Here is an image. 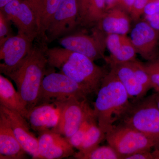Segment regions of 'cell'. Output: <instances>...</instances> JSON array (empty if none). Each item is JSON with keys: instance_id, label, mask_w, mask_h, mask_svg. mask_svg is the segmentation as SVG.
<instances>
[{"instance_id": "obj_2", "label": "cell", "mask_w": 159, "mask_h": 159, "mask_svg": "<svg viewBox=\"0 0 159 159\" xmlns=\"http://www.w3.org/2000/svg\"><path fill=\"white\" fill-rule=\"evenodd\" d=\"M94 102V115L98 125L106 134L121 120L130 107L127 91L111 71L102 80Z\"/></svg>"}, {"instance_id": "obj_30", "label": "cell", "mask_w": 159, "mask_h": 159, "mask_svg": "<svg viewBox=\"0 0 159 159\" xmlns=\"http://www.w3.org/2000/svg\"><path fill=\"white\" fill-rule=\"evenodd\" d=\"M159 13V0H150L145 6L143 14L152 15Z\"/></svg>"}, {"instance_id": "obj_31", "label": "cell", "mask_w": 159, "mask_h": 159, "mask_svg": "<svg viewBox=\"0 0 159 159\" xmlns=\"http://www.w3.org/2000/svg\"><path fill=\"white\" fill-rule=\"evenodd\" d=\"M26 1L29 3L31 9L35 13L37 20L39 29L40 17L41 13L42 8L43 0H26Z\"/></svg>"}, {"instance_id": "obj_13", "label": "cell", "mask_w": 159, "mask_h": 159, "mask_svg": "<svg viewBox=\"0 0 159 159\" xmlns=\"http://www.w3.org/2000/svg\"><path fill=\"white\" fill-rule=\"evenodd\" d=\"M0 111L8 117L16 139L26 153L33 159H40L38 138L30 130L31 127L27 119L17 112L1 105Z\"/></svg>"}, {"instance_id": "obj_37", "label": "cell", "mask_w": 159, "mask_h": 159, "mask_svg": "<svg viewBox=\"0 0 159 159\" xmlns=\"http://www.w3.org/2000/svg\"><path fill=\"white\" fill-rule=\"evenodd\" d=\"M152 152L154 159H159V142L154 146Z\"/></svg>"}, {"instance_id": "obj_4", "label": "cell", "mask_w": 159, "mask_h": 159, "mask_svg": "<svg viewBox=\"0 0 159 159\" xmlns=\"http://www.w3.org/2000/svg\"><path fill=\"white\" fill-rule=\"evenodd\" d=\"M121 121L153 140L156 145L159 142V109L153 94L131 101Z\"/></svg>"}, {"instance_id": "obj_24", "label": "cell", "mask_w": 159, "mask_h": 159, "mask_svg": "<svg viewBox=\"0 0 159 159\" xmlns=\"http://www.w3.org/2000/svg\"><path fill=\"white\" fill-rule=\"evenodd\" d=\"M106 11V0H89L87 14L84 22L98 23Z\"/></svg>"}, {"instance_id": "obj_21", "label": "cell", "mask_w": 159, "mask_h": 159, "mask_svg": "<svg viewBox=\"0 0 159 159\" xmlns=\"http://www.w3.org/2000/svg\"><path fill=\"white\" fill-rule=\"evenodd\" d=\"M61 0H43L39 25L38 36L44 39L46 31Z\"/></svg>"}, {"instance_id": "obj_28", "label": "cell", "mask_w": 159, "mask_h": 159, "mask_svg": "<svg viewBox=\"0 0 159 159\" xmlns=\"http://www.w3.org/2000/svg\"><path fill=\"white\" fill-rule=\"evenodd\" d=\"M11 21L0 10V44L12 36Z\"/></svg>"}, {"instance_id": "obj_26", "label": "cell", "mask_w": 159, "mask_h": 159, "mask_svg": "<svg viewBox=\"0 0 159 159\" xmlns=\"http://www.w3.org/2000/svg\"><path fill=\"white\" fill-rule=\"evenodd\" d=\"M150 78L152 88L159 93V60L144 64Z\"/></svg>"}, {"instance_id": "obj_39", "label": "cell", "mask_w": 159, "mask_h": 159, "mask_svg": "<svg viewBox=\"0 0 159 159\" xmlns=\"http://www.w3.org/2000/svg\"><path fill=\"white\" fill-rule=\"evenodd\" d=\"M153 95L157 105L159 109V93H156L154 94Z\"/></svg>"}, {"instance_id": "obj_7", "label": "cell", "mask_w": 159, "mask_h": 159, "mask_svg": "<svg viewBox=\"0 0 159 159\" xmlns=\"http://www.w3.org/2000/svg\"><path fill=\"white\" fill-rule=\"evenodd\" d=\"M80 18L77 0H61L46 31L44 39L51 42L73 31Z\"/></svg>"}, {"instance_id": "obj_5", "label": "cell", "mask_w": 159, "mask_h": 159, "mask_svg": "<svg viewBox=\"0 0 159 159\" xmlns=\"http://www.w3.org/2000/svg\"><path fill=\"white\" fill-rule=\"evenodd\" d=\"M89 95L85 89L65 74L52 72L44 77L37 105L67 101L72 98L87 99Z\"/></svg>"}, {"instance_id": "obj_35", "label": "cell", "mask_w": 159, "mask_h": 159, "mask_svg": "<svg viewBox=\"0 0 159 159\" xmlns=\"http://www.w3.org/2000/svg\"><path fill=\"white\" fill-rule=\"evenodd\" d=\"M145 20L154 29L159 31V13L152 15H145Z\"/></svg>"}, {"instance_id": "obj_27", "label": "cell", "mask_w": 159, "mask_h": 159, "mask_svg": "<svg viewBox=\"0 0 159 159\" xmlns=\"http://www.w3.org/2000/svg\"><path fill=\"white\" fill-rule=\"evenodd\" d=\"M126 37V35L122 34H107L106 37V47L110 53V56H113L118 52Z\"/></svg>"}, {"instance_id": "obj_8", "label": "cell", "mask_w": 159, "mask_h": 159, "mask_svg": "<svg viewBox=\"0 0 159 159\" xmlns=\"http://www.w3.org/2000/svg\"><path fill=\"white\" fill-rule=\"evenodd\" d=\"M0 10L17 28L18 34L33 41L38 36L36 16L26 0H14Z\"/></svg>"}, {"instance_id": "obj_23", "label": "cell", "mask_w": 159, "mask_h": 159, "mask_svg": "<svg viewBox=\"0 0 159 159\" xmlns=\"http://www.w3.org/2000/svg\"><path fill=\"white\" fill-rule=\"evenodd\" d=\"M73 157L78 159H121V157L110 145L97 146L89 151L75 152Z\"/></svg>"}, {"instance_id": "obj_6", "label": "cell", "mask_w": 159, "mask_h": 159, "mask_svg": "<svg viewBox=\"0 0 159 159\" xmlns=\"http://www.w3.org/2000/svg\"><path fill=\"white\" fill-rule=\"evenodd\" d=\"M105 139L121 159L139 152L151 151L156 145L153 140L122 122L108 130Z\"/></svg>"}, {"instance_id": "obj_11", "label": "cell", "mask_w": 159, "mask_h": 159, "mask_svg": "<svg viewBox=\"0 0 159 159\" xmlns=\"http://www.w3.org/2000/svg\"><path fill=\"white\" fill-rule=\"evenodd\" d=\"M93 112L87 99L72 98L67 100L59 125L55 132L68 139L79 129L87 117Z\"/></svg>"}, {"instance_id": "obj_29", "label": "cell", "mask_w": 159, "mask_h": 159, "mask_svg": "<svg viewBox=\"0 0 159 159\" xmlns=\"http://www.w3.org/2000/svg\"><path fill=\"white\" fill-rule=\"evenodd\" d=\"M150 0H135L133 7L131 11V17L134 20L138 21L143 14L145 6Z\"/></svg>"}, {"instance_id": "obj_34", "label": "cell", "mask_w": 159, "mask_h": 159, "mask_svg": "<svg viewBox=\"0 0 159 159\" xmlns=\"http://www.w3.org/2000/svg\"><path fill=\"white\" fill-rule=\"evenodd\" d=\"M125 159H154V157L151 151H143L129 156Z\"/></svg>"}, {"instance_id": "obj_17", "label": "cell", "mask_w": 159, "mask_h": 159, "mask_svg": "<svg viewBox=\"0 0 159 159\" xmlns=\"http://www.w3.org/2000/svg\"><path fill=\"white\" fill-rule=\"evenodd\" d=\"M109 65L111 71L116 74L124 86L132 102L140 100L145 97L148 91L139 81L134 70L132 61L111 64Z\"/></svg>"}, {"instance_id": "obj_25", "label": "cell", "mask_w": 159, "mask_h": 159, "mask_svg": "<svg viewBox=\"0 0 159 159\" xmlns=\"http://www.w3.org/2000/svg\"><path fill=\"white\" fill-rule=\"evenodd\" d=\"M96 118L93 111V112L87 117L77 131L70 138L67 139L74 148L80 150L89 126L92 121Z\"/></svg>"}, {"instance_id": "obj_10", "label": "cell", "mask_w": 159, "mask_h": 159, "mask_svg": "<svg viewBox=\"0 0 159 159\" xmlns=\"http://www.w3.org/2000/svg\"><path fill=\"white\" fill-rule=\"evenodd\" d=\"M32 40L18 34L8 38L0 44L1 74L7 75L16 68L26 57L33 47Z\"/></svg>"}, {"instance_id": "obj_38", "label": "cell", "mask_w": 159, "mask_h": 159, "mask_svg": "<svg viewBox=\"0 0 159 159\" xmlns=\"http://www.w3.org/2000/svg\"><path fill=\"white\" fill-rule=\"evenodd\" d=\"M14 0H0V9H2L8 3Z\"/></svg>"}, {"instance_id": "obj_32", "label": "cell", "mask_w": 159, "mask_h": 159, "mask_svg": "<svg viewBox=\"0 0 159 159\" xmlns=\"http://www.w3.org/2000/svg\"><path fill=\"white\" fill-rule=\"evenodd\" d=\"M135 0H116V7L130 14Z\"/></svg>"}, {"instance_id": "obj_18", "label": "cell", "mask_w": 159, "mask_h": 159, "mask_svg": "<svg viewBox=\"0 0 159 159\" xmlns=\"http://www.w3.org/2000/svg\"><path fill=\"white\" fill-rule=\"evenodd\" d=\"M129 13L122 9L115 7L106 11L97 23L99 30L105 34L126 35L130 28Z\"/></svg>"}, {"instance_id": "obj_9", "label": "cell", "mask_w": 159, "mask_h": 159, "mask_svg": "<svg viewBox=\"0 0 159 159\" xmlns=\"http://www.w3.org/2000/svg\"><path fill=\"white\" fill-rule=\"evenodd\" d=\"M59 43L63 48L83 54L93 61L105 59L106 38L103 37L101 31L92 35L78 34L61 38Z\"/></svg>"}, {"instance_id": "obj_20", "label": "cell", "mask_w": 159, "mask_h": 159, "mask_svg": "<svg viewBox=\"0 0 159 159\" xmlns=\"http://www.w3.org/2000/svg\"><path fill=\"white\" fill-rule=\"evenodd\" d=\"M105 137V134L99 128L96 118L89 126L79 151L87 152L92 150L99 146Z\"/></svg>"}, {"instance_id": "obj_19", "label": "cell", "mask_w": 159, "mask_h": 159, "mask_svg": "<svg viewBox=\"0 0 159 159\" xmlns=\"http://www.w3.org/2000/svg\"><path fill=\"white\" fill-rule=\"evenodd\" d=\"M0 105L15 111L27 119L29 111L9 79L0 75Z\"/></svg>"}, {"instance_id": "obj_14", "label": "cell", "mask_w": 159, "mask_h": 159, "mask_svg": "<svg viewBox=\"0 0 159 159\" xmlns=\"http://www.w3.org/2000/svg\"><path fill=\"white\" fill-rule=\"evenodd\" d=\"M38 151L40 159H58L74 155L75 151L68 140L53 131L39 134Z\"/></svg>"}, {"instance_id": "obj_22", "label": "cell", "mask_w": 159, "mask_h": 159, "mask_svg": "<svg viewBox=\"0 0 159 159\" xmlns=\"http://www.w3.org/2000/svg\"><path fill=\"white\" fill-rule=\"evenodd\" d=\"M137 51L129 38L126 36L118 52L113 56L106 57V61L109 65L123 63L136 60Z\"/></svg>"}, {"instance_id": "obj_12", "label": "cell", "mask_w": 159, "mask_h": 159, "mask_svg": "<svg viewBox=\"0 0 159 159\" xmlns=\"http://www.w3.org/2000/svg\"><path fill=\"white\" fill-rule=\"evenodd\" d=\"M66 101L41 103L29 111L27 120L33 130L41 133L48 131L55 132L59 125Z\"/></svg>"}, {"instance_id": "obj_36", "label": "cell", "mask_w": 159, "mask_h": 159, "mask_svg": "<svg viewBox=\"0 0 159 159\" xmlns=\"http://www.w3.org/2000/svg\"><path fill=\"white\" fill-rule=\"evenodd\" d=\"M116 0H106V11L116 7Z\"/></svg>"}, {"instance_id": "obj_1", "label": "cell", "mask_w": 159, "mask_h": 159, "mask_svg": "<svg viewBox=\"0 0 159 159\" xmlns=\"http://www.w3.org/2000/svg\"><path fill=\"white\" fill-rule=\"evenodd\" d=\"M48 65L56 68L90 94H97L108 73L90 58L64 48H44Z\"/></svg>"}, {"instance_id": "obj_3", "label": "cell", "mask_w": 159, "mask_h": 159, "mask_svg": "<svg viewBox=\"0 0 159 159\" xmlns=\"http://www.w3.org/2000/svg\"><path fill=\"white\" fill-rule=\"evenodd\" d=\"M48 65L44 48L33 46L20 64L6 75L16 84L29 111L37 105Z\"/></svg>"}, {"instance_id": "obj_16", "label": "cell", "mask_w": 159, "mask_h": 159, "mask_svg": "<svg viewBox=\"0 0 159 159\" xmlns=\"http://www.w3.org/2000/svg\"><path fill=\"white\" fill-rule=\"evenodd\" d=\"M26 154L15 135L8 117L0 111V159H24Z\"/></svg>"}, {"instance_id": "obj_15", "label": "cell", "mask_w": 159, "mask_h": 159, "mask_svg": "<svg viewBox=\"0 0 159 159\" xmlns=\"http://www.w3.org/2000/svg\"><path fill=\"white\" fill-rule=\"evenodd\" d=\"M131 41L143 58L153 61L159 40V31L146 21L137 23L130 32Z\"/></svg>"}, {"instance_id": "obj_33", "label": "cell", "mask_w": 159, "mask_h": 159, "mask_svg": "<svg viewBox=\"0 0 159 159\" xmlns=\"http://www.w3.org/2000/svg\"><path fill=\"white\" fill-rule=\"evenodd\" d=\"M78 3L80 18L84 22L87 14L89 0H77Z\"/></svg>"}]
</instances>
